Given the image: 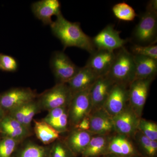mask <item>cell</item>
I'll return each instance as SVG.
<instances>
[{
  "mask_svg": "<svg viewBox=\"0 0 157 157\" xmlns=\"http://www.w3.org/2000/svg\"><path fill=\"white\" fill-rule=\"evenodd\" d=\"M34 131L38 139L45 145H48L59 139V133L43 121L34 120Z\"/></svg>",
  "mask_w": 157,
  "mask_h": 157,
  "instance_id": "obj_22",
  "label": "cell"
},
{
  "mask_svg": "<svg viewBox=\"0 0 157 157\" xmlns=\"http://www.w3.org/2000/svg\"><path fill=\"white\" fill-rule=\"evenodd\" d=\"M120 157L140 156L131 138L116 133L110 137L106 155Z\"/></svg>",
  "mask_w": 157,
  "mask_h": 157,
  "instance_id": "obj_16",
  "label": "cell"
},
{
  "mask_svg": "<svg viewBox=\"0 0 157 157\" xmlns=\"http://www.w3.org/2000/svg\"><path fill=\"white\" fill-rule=\"evenodd\" d=\"M112 11L117 19L123 21H133L137 16L135 10L132 6L124 2L114 5L113 7Z\"/></svg>",
  "mask_w": 157,
  "mask_h": 157,
  "instance_id": "obj_25",
  "label": "cell"
},
{
  "mask_svg": "<svg viewBox=\"0 0 157 157\" xmlns=\"http://www.w3.org/2000/svg\"><path fill=\"white\" fill-rule=\"evenodd\" d=\"M40 110L41 109L37 102L36 99L29 103L24 120V125L30 128L33 117L36 114L40 112Z\"/></svg>",
  "mask_w": 157,
  "mask_h": 157,
  "instance_id": "obj_31",
  "label": "cell"
},
{
  "mask_svg": "<svg viewBox=\"0 0 157 157\" xmlns=\"http://www.w3.org/2000/svg\"><path fill=\"white\" fill-rule=\"evenodd\" d=\"M129 86L115 84L105 101L103 108L113 117L117 115L128 105Z\"/></svg>",
  "mask_w": 157,
  "mask_h": 157,
  "instance_id": "obj_11",
  "label": "cell"
},
{
  "mask_svg": "<svg viewBox=\"0 0 157 157\" xmlns=\"http://www.w3.org/2000/svg\"><path fill=\"white\" fill-rule=\"evenodd\" d=\"M5 111L3 110L2 107L0 106V121L2 120V119L5 117Z\"/></svg>",
  "mask_w": 157,
  "mask_h": 157,
  "instance_id": "obj_35",
  "label": "cell"
},
{
  "mask_svg": "<svg viewBox=\"0 0 157 157\" xmlns=\"http://www.w3.org/2000/svg\"><path fill=\"white\" fill-rule=\"evenodd\" d=\"M140 118L128 105L123 111L113 117L116 132L131 139L134 138Z\"/></svg>",
  "mask_w": 157,
  "mask_h": 157,
  "instance_id": "obj_10",
  "label": "cell"
},
{
  "mask_svg": "<svg viewBox=\"0 0 157 157\" xmlns=\"http://www.w3.org/2000/svg\"><path fill=\"white\" fill-rule=\"evenodd\" d=\"M69 125L67 110L51 126L60 134L67 132Z\"/></svg>",
  "mask_w": 157,
  "mask_h": 157,
  "instance_id": "obj_33",
  "label": "cell"
},
{
  "mask_svg": "<svg viewBox=\"0 0 157 157\" xmlns=\"http://www.w3.org/2000/svg\"><path fill=\"white\" fill-rule=\"evenodd\" d=\"M19 143L10 137H4L0 139V157H11Z\"/></svg>",
  "mask_w": 157,
  "mask_h": 157,
  "instance_id": "obj_28",
  "label": "cell"
},
{
  "mask_svg": "<svg viewBox=\"0 0 157 157\" xmlns=\"http://www.w3.org/2000/svg\"><path fill=\"white\" fill-rule=\"evenodd\" d=\"M135 79L154 80L157 73V60L140 55H134Z\"/></svg>",
  "mask_w": 157,
  "mask_h": 157,
  "instance_id": "obj_19",
  "label": "cell"
},
{
  "mask_svg": "<svg viewBox=\"0 0 157 157\" xmlns=\"http://www.w3.org/2000/svg\"><path fill=\"white\" fill-rule=\"evenodd\" d=\"M94 135L89 131L73 128L64 140L75 155L82 154Z\"/></svg>",
  "mask_w": 157,
  "mask_h": 157,
  "instance_id": "obj_20",
  "label": "cell"
},
{
  "mask_svg": "<svg viewBox=\"0 0 157 157\" xmlns=\"http://www.w3.org/2000/svg\"><path fill=\"white\" fill-rule=\"evenodd\" d=\"M107 76L116 84L129 86L135 79L134 55L124 47L119 49Z\"/></svg>",
  "mask_w": 157,
  "mask_h": 157,
  "instance_id": "obj_2",
  "label": "cell"
},
{
  "mask_svg": "<svg viewBox=\"0 0 157 157\" xmlns=\"http://www.w3.org/2000/svg\"><path fill=\"white\" fill-rule=\"evenodd\" d=\"M92 109L90 89L73 95L68 107L69 124L72 128L84 118L89 116Z\"/></svg>",
  "mask_w": 157,
  "mask_h": 157,
  "instance_id": "obj_6",
  "label": "cell"
},
{
  "mask_svg": "<svg viewBox=\"0 0 157 157\" xmlns=\"http://www.w3.org/2000/svg\"><path fill=\"white\" fill-rule=\"evenodd\" d=\"M90 128L89 116L84 118L73 128L77 129L81 131H88ZM72 128V129H73Z\"/></svg>",
  "mask_w": 157,
  "mask_h": 157,
  "instance_id": "obj_34",
  "label": "cell"
},
{
  "mask_svg": "<svg viewBox=\"0 0 157 157\" xmlns=\"http://www.w3.org/2000/svg\"><path fill=\"white\" fill-rule=\"evenodd\" d=\"M0 139H1V138H0Z\"/></svg>",
  "mask_w": 157,
  "mask_h": 157,
  "instance_id": "obj_37",
  "label": "cell"
},
{
  "mask_svg": "<svg viewBox=\"0 0 157 157\" xmlns=\"http://www.w3.org/2000/svg\"><path fill=\"white\" fill-rule=\"evenodd\" d=\"M89 119L88 131L93 135L112 136L116 133L112 117L103 107L92 111Z\"/></svg>",
  "mask_w": 157,
  "mask_h": 157,
  "instance_id": "obj_12",
  "label": "cell"
},
{
  "mask_svg": "<svg viewBox=\"0 0 157 157\" xmlns=\"http://www.w3.org/2000/svg\"><path fill=\"white\" fill-rule=\"evenodd\" d=\"M109 157H137V156H130V157H120L118 156L114 155H108Z\"/></svg>",
  "mask_w": 157,
  "mask_h": 157,
  "instance_id": "obj_36",
  "label": "cell"
},
{
  "mask_svg": "<svg viewBox=\"0 0 157 157\" xmlns=\"http://www.w3.org/2000/svg\"><path fill=\"white\" fill-rule=\"evenodd\" d=\"M0 132L4 137H10L19 142L31 135L30 128L9 115L5 116L0 121Z\"/></svg>",
  "mask_w": 157,
  "mask_h": 157,
  "instance_id": "obj_17",
  "label": "cell"
},
{
  "mask_svg": "<svg viewBox=\"0 0 157 157\" xmlns=\"http://www.w3.org/2000/svg\"><path fill=\"white\" fill-rule=\"evenodd\" d=\"M18 62L14 57L0 53V70L14 73L18 70Z\"/></svg>",
  "mask_w": 157,
  "mask_h": 157,
  "instance_id": "obj_30",
  "label": "cell"
},
{
  "mask_svg": "<svg viewBox=\"0 0 157 157\" xmlns=\"http://www.w3.org/2000/svg\"><path fill=\"white\" fill-rule=\"evenodd\" d=\"M157 1L149 2L146 11L140 16L133 35L138 45H148L157 42Z\"/></svg>",
  "mask_w": 157,
  "mask_h": 157,
  "instance_id": "obj_3",
  "label": "cell"
},
{
  "mask_svg": "<svg viewBox=\"0 0 157 157\" xmlns=\"http://www.w3.org/2000/svg\"><path fill=\"white\" fill-rule=\"evenodd\" d=\"M111 136L94 135L82 154V157H98L106 155L107 146Z\"/></svg>",
  "mask_w": 157,
  "mask_h": 157,
  "instance_id": "obj_21",
  "label": "cell"
},
{
  "mask_svg": "<svg viewBox=\"0 0 157 157\" xmlns=\"http://www.w3.org/2000/svg\"><path fill=\"white\" fill-rule=\"evenodd\" d=\"M142 151L148 157H155L157 153V141L152 140L137 131L134 138Z\"/></svg>",
  "mask_w": 157,
  "mask_h": 157,
  "instance_id": "obj_24",
  "label": "cell"
},
{
  "mask_svg": "<svg viewBox=\"0 0 157 157\" xmlns=\"http://www.w3.org/2000/svg\"><path fill=\"white\" fill-rule=\"evenodd\" d=\"M68 107H60L49 110L48 114L42 119V121L51 125L57 120L64 113L67 111Z\"/></svg>",
  "mask_w": 157,
  "mask_h": 157,
  "instance_id": "obj_32",
  "label": "cell"
},
{
  "mask_svg": "<svg viewBox=\"0 0 157 157\" xmlns=\"http://www.w3.org/2000/svg\"><path fill=\"white\" fill-rule=\"evenodd\" d=\"M133 55L149 57L157 60V45L155 44L142 45L135 44L131 48Z\"/></svg>",
  "mask_w": 157,
  "mask_h": 157,
  "instance_id": "obj_29",
  "label": "cell"
},
{
  "mask_svg": "<svg viewBox=\"0 0 157 157\" xmlns=\"http://www.w3.org/2000/svg\"><path fill=\"white\" fill-rule=\"evenodd\" d=\"M98 77L99 76L91 69L85 66L80 68L78 73L67 84L73 95L89 89Z\"/></svg>",
  "mask_w": 157,
  "mask_h": 157,
  "instance_id": "obj_18",
  "label": "cell"
},
{
  "mask_svg": "<svg viewBox=\"0 0 157 157\" xmlns=\"http://www.w3.org/2000/svg\"><path fill=\"white\" fill-rule=\"evenodd\" d=\"M61 6L58 0H41L32 4V12L44 25H50L53 22L52 16L61 14Z\"/></svg>",
  "mask_w": 157,
  "mask_h": 157,
  "instance_id": "obj_14",
  "label": "cell"
},
{
  "mask_svg": "<svg viewBox=\"0 0 157 157\" xmlns=\"http://www.w3.org/2000/svg\"><path fill=\"white\" fill-rule=\"evenodd\" d=\"M15 157H51V147L29 141L20 147Z\"/></svg>",
  "mask_w": 157,
  "mask_h": 157,
  "instance_id": "obj_23",
  "label": "cell"
},
{
  "mask_svg": "<svg viewBox=\"0 0 157 157\" xmlns=\"http://www.w3.org/2000/svg\"><path fill=\"white\" fill-rule=\"evenodd\" d=\"M50 67L56 83H67L78 73L77 67L63 52H54L50 59Z\"/></svg>",
  "mask_w": 157,
  "mask_h": 157,
  "instance_id": "obj_5",
  "label": "cell"
},
{
  "mask_svg": "<svg viewBox=\"0 0 157 157\" xmlns=\"http://www.w3.org/2000/svg\"><path fill=\"white\" fill-rule=\"evenodd\" d=\"M138 131L150 140L157 141V124L154 122L140 118Z\"/></svg>",
  "mask_w": 157,
  "mask_h": 157,
  "instance_id": "obj_26",
  "label": "cell"
},
{
  "mask_svg": "<svg viewBox=\"0 0 157 157\" xmlns=\"http://www.w3.org/2000/svg\"><path fill=\"white\" fill-rule=\"evenodd\" d=\"M152 79H135L129 86L128 105L141 118Z\"/></svg>",
  "mask_w": 157,
  "mask_h": 157,
  "instance_id": "obj_8",
  "label": "cell"
},
{
  "mask_svg": "<svg viewBox=\"0 0 157 157\" xmlns=\"http://www.w3.org/2000/svg\"><path fill=\"white\" fill-rule=\"evenodd\" d=\"M38 95L30 88L14 87L0 94V106L10 112L36 99Z\"/></svg>",
  "mask_w": 157,
  "mask_h": 157,
  "instance_id": "obj_7",
  "label": "cell"
},
{
  "mask_svg": "<svg viewBox=\"0 0 157 157\" xmlns=\"http://www.w3.org/2000/svg\"><path fill=\"white\" fill-rule=\"evenodd\" d=\"M52 144L51 147V157H73L75 156L64 140L59 138Z\"/></svg>",
  "mask_w": 157,
  "mask_h": 157,
  "instance_id": "obj_27",
  "label": "cell"
},
{
  "mask_svg": "<svg viewBox=\"0 0 157 157\" xmlns=\"http://www.w3.org/2000/svg\"><path fill=\"white\" fill-rule=\"evenodd\" d=\"M115 84L107 75L98 77L90 88V95L92 104V111L103 108Z\"/></svg>",
  "mask_w": 157,
  "mask_h": 157,
  "instance_id": "obj_15",
  "label": "cell"
},
{
  "mask_svg": "<svg viewBox=\"0 0 157 157\" xmlns=\"http://www.w3.org/2000/svg\"><path fill=\"white\" fill-rule=\"evenodd\" d=\"M50 26L54 36L59 39L63 46V49L75 47L92 53L96 50L92 38L85 33L80 24L71 22L63 16L62 13L56 16Z\"/></svg>",
  "mask_w": 157,
  "mask_h": 157,
  "instance_id": "obj_1",
  "label": "cell"
},
{
  "mask_svg": "<svg viewBox=\"0 0 157 157\" xmlns=\"http://www.w3.org/2000/svg\"><path fill=\"white\" fill-rule=\"evenodd\" d=\"M115 57L114 51L96 49L90 54L85 66L91 69L99 77L106 76L109 73Z\"/></svg>",
  "mask_w": 157,
  "mask_h": 157,
  "instance_id": "obj_13",
  "label": "cell"
},
{
  "mask_svg": "<svg viewBox=\"0 0 157 157\" xmlns=\"http://www.w3.org/2000/svg\"><path fill=\"white\" fill-rule=\"evenodd\" d=\"M121 32L117 30L112 25L106 26L95 36L92 38L95 48L98 50L114 51L124 47L128 41L121 38Z\"/></svg>",
  "mask_w": 157,
  "mask_h": 157,
  "instance_id": "obj_9",
  "label": "cell"
},
{
  "mask_svg": "<svg viewBox=\"0 0 157 157\" xmlns=\"http://www.w3.org/2000/svg\"><path fill=\"white\" fill-rule=\"evenodd\" d=\"M73 94L67 83H56L36 98L41 110L49 111L55 108L68 107Z\"/></svg>",
  "mask_w": 157,
  "mask_h": 157,
  "instance_id": "obj_4",
  "label": "cell"
}]
</instances>
